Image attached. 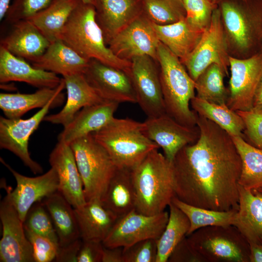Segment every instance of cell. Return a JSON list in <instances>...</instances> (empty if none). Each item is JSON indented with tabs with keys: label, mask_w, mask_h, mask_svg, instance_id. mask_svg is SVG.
<instances>
[{
	"label": "cell",
	"mask_w": 262,
	"mask_h": 262,
	"mask_svg": "<svg viewBox=\"0 0 262 262\" xmlns=\"http://www.w3.org/2000/svg\"><path fill=\"white\" fill-rule=\"evenodd\" d=\"M23 225L24 229L49 239L59 246L54 225L42 201L35 203L30 208Z\"/></svg>",
	"instance_id": "39"
},
{
	"label": "cell",
	"mask_w": 262,
	"mask_h": 262,
	"mask_svg": "<svg viewBox=\"0 0 262 262\" xmlns=\"http://www.w3.org/2000/svg\"><path fill=\"white\" fill-rule=\"evenodd\" d=\"M0 161L16 180V187L14 190L7 187L6 190L20 219L24 222L27 213L33 204L58 191L57 174L54 169L51 167L42 175L34 177H27L16 171L1 158Z\"/></svg>",
	"instance_id": "18"
},
{
	"label": "cell",
	"mask_w": 262,
	"mask_h": 262,
	"mask_svg": "<svg viewBox=\"0 0 262 262\" xmlns=\"http://www.w3.org/2000/svg\"><path fill=\"white\" fill-rule=\"evenodd\" d=\"M136 211L153 215L164 211L175 196L172 162L155 149L131 170Z\"/></svg>",
	"instance_id": "4"
},
{
	"label": "cell",
	"mask_w": 262,
	"mask_h": 262,
	"mask_svg": "<svg viewBox=\"0 0 262 262\" xmlns=\"http://www.w3.org/2000/svg\"><path fill=\"white\" fill-rule=\"evenodd\" d=\"M89 61L57 39L50 43L41 56L31 63L34 67L60 74L63 77L83 73Z\"/></svg>",
	"instance_id": "27"
},
{
	"label": "cell",
	"mask_w": 262,
	"mask_h": 262,
	"mask_svg": "<svg viewBox=\"0 0 262 262\" xmlns=\"http://www.w3.org/2000/svg\"><path fill=\"white\" fill-rule=\"evenodd\" d=\"M96 18L106 44L143 13L142 0H95Z\"/></svg>",
	"instance_id": "21"
},
{
	"label": "cell",
	"mask_w": 262,
	"mask_h": 262,
	"mask_svg": "<svg viewBox=\"0 0 262 262\" xmlns=\"http://www.w3.org/2000/svg\"><path fill=\"white\" fill-rule=\"evenodd\" d=\"M81 0H53L50 4L29 19L51 43L58 35Z\"/></svg>",
	"instance_id": "32"
},
{
	"label": "cell",
	"mask_w": 262,
	"mask_h": 262,
	"mask_svg": "<svg viewBox=\"0 0 262 262\" xmlns=\"http://www.w3.org/2000/svg\"><path fill=\"white\" fill-rule=\"evenodd\" d=\"M229 56L250 57L262 51V0L218 2Z\"/></svg>",
	"instance_id": "2"
},
{
	"label": "cell",
	"mask_w": 262,
	"mask_h": 262,
	"mask_svg": "<svg viewBox=\"0 0 262 262\" xmlns=\"http://www.w3.org/2000/svg\"><path fill=\"white\" fill-rule=\"evenodd\" d=\"M100 200L117 218L135 210L136 196L131 170L117 168Z\"/></svg>",
	"instance_id": "30"
},
{
	"label": "cell",
	"mask_w": 262,
	"mask_h": 262,
	"mask_svg": "<svg viewBox=\"0 0 262 262\" xmlns=\"http://www.w3.org/2000/svg\"><path fill=\"white\" fill-rule=\"evenodd\" d=\"M49 161L58 178V191L74 209L86 203L83 182L69 144L59 141L49 154Z\"/></svg>",
	"instance_id": "19"
},
{
	"label": "cell",
	"mask_w": 262,
	"mask_h": 262,
	"mask_svg": "<svg viewBox=\"0 0 262 262\" xmlns=\"http://www.w3.org/2000/svg\"><path fill=\"white\" fill-rule=\"evenodd\" d=\"M205 262H249V245L234 226H209L186 236Z\"/></svg>",
	"instance_id": "8"
},
{
	"label": "cell",
	"mask_w": 262,
	"mask_h": 262,
	"mask_svg": "<svg viewBox=\"0 0 262 262\" xmlns=\"http://www.w3.org/2000/svg\"><path fill=\"white\" fill-rule=\"evenodd\" d=\"M257 190H258V191H259L260 192H261L262 193V188H261V189H257Z\"/></svg>",
	"instance_id": "54"
},
{
	"label": "cell",
	"mask_w": 262,
	"mask_h": 262,
	"mask_svg": "<svg viewBox=\"0 0 262 262\" xmlns=\"http://www.w3.org/2000/svg\"><path fill=\"white\" fill-rule=\"evenodd\" d=\"M157 240L148 239L123 247V262H156Z\"/></svg>",
	"instance_id": "42"
},
{
	"label": "cell",
	"mask_w": 262,
	"mask_h": 262,
	"mask_svg": "<svg viewBox=\"0 0 262 262\" xmlns=\"http://www.w3.org/2000/svg\"><path fill=\"white\" fill-rule=\"evenodd\" d=\"M67 98L63 108L58 113L46 115L44 121L53 124L68 125L82 108L97 104L103 100L86 80L83 73L63 77Z\"/></svg>",
	"instance_id": "23"
},
{
	"label": "cell",
	"mask_w": 262,
	"mask_h": 262,
	"mask_svg": "<svg viewBox=\"0 0 262 262\" xmlns=\"http://www.w3.org/2000/svg\"><path fill=\"white\" fill-rule=\"evenodd\" d=\"M249 262H262V244H249Z\"/></svg>",
	"instance_id": "49"
},
{
	"label": "cell",
	"mask_w": 262,
	"mask_h": 262,
	"mask_svg": "<svg viewBox=\"0 0 262 262\" xmlns=\"http://www.w3.org/2000/svg\"><path fill=\"white\" fill-rule=\"evenodd\" d=\"M252 109L262 111V77L255 91Z\"/></svg>",
	"instance_id": "50"
},
{
	"label": "cell",
	"mask_w": 262,
	"mask_h": 262,
	"mask_svg": "<svg viewBox=\"0 0 262 262\" xmlns=\"http://www.w3.org/2000/svg\"><path fill=\"white\" fill-rule=\"evenodd\" d=\"M160 42L152 22L143 13L115 35L107 46L122 60L131 62L135 57L147 55L157 62Z\"/></svg>",
	"instance_id": "14"
},
{
	"label": "cell",
	"mask_w": 262,
	"mask_h": 262,
	"mask_svg": "<svg viewBox=\"0 0 262 262\" xmlns=\"http://www.w3.org/2000/svg\"><path fill=\"white\" fill-rule=\"evenodd\" d=\"M210 0L214 2H216V3H218V2L220 0Z\"/></svg>",
	"instance_id": "53"
},
{
	"label": "cell",
	"mask_w": 262,
	"mask_h": 262,
	"mask_svg": "<svg viewBox=\"0 0 262 262\" xmlns=\"http://www.w3.org/2000/svg\"><path fill=\"white\" fill-rule=\"evenodd\" d=\"M58 39L83 58L96 60L130 75L131 62L115 55L106 44L96 18L94 5L80 0L71 13Z\"/></svg>",
	"instance_id": "3"
},
{
	"label": "cell",
	"mask_w": 262,
	"mask_h": 262,
	"mask_svg": "<svg viewBox=\"0 0 262 262\" xmlns=\"http://www.w3.org/2000/svg\"><path fill=\"white\" fill-rule=\"evenodd\" d=\"M169 207L166 226L157 240V256L156 262H167L171 253L185 236L190 228L187 216L172 202Z\"/></svg>",
	"instance_id": "35"
},
{
	"label": "cell",
	"mask_w": 262,
	"mask_h": 262,
	"mask_svg": "<svg viewBox=\"0 0 262 262\" xmlns=\"http://www.w3.org/2000/svg\"></svg>",
	"instance_id": "55"
},
{
	"label": "cell",
	"mask_w": 262,
	"mask_h": 262,
	"mask_svg": "<svg viewBox=\"0 0 262 262\" xmlns=\"http://www.w3.org/2000/svg\"><path fill=\"white\" fill-rule=\"evenodd\" d=\"M169 218L166 211L147 215L134 210L118 218L102 242L108 248L127 247L148 239L157 240L164 231Z\"/></svg>",
	"instance_id": "11"
},
{
	"label": "cell",
	"mask_w": 262,
	"mask_h": 262,
	"mask_svg": "<svg viewBox=\"0 0 262 262\" xmlns=\"http://www.w3.org/2000/svg\"><path fill=\"white\" fill-rule=\"evenodd\" d=\"M83 74L103 100L137 103L131 79L124 71L92 59Z\"/></svg>",
	"instance_id": "17"
},
{
	"label": "cell",
	"mask_w": 262,
	"mask_h": 262,
	"mask_svg": "<svg viewBox=\"0 0 262 262\" xmlns=\"http://www.w3.org/2000/svg\"><path fill=\"white\" fill-rule=\"evenodd\" d=\"M109 154L118 168L131 170L159 146L143 131V122L114 117L100 130L91 133Z\"/></svg>",
	"instance_id": "6"
},
{
	"label": "cell",
	"mask_w": 262,
	"mask_h": 262,
	"mask_svg": "<svg viewBox=\"0 0 262 262\" xmlns=\"http://www.w3.org/2000/svg\"><path fill=\"white\" fill-rule=\"evenodd\" d=\"M48 211L58 239L59 246L81 238L74 208L58 191L42 200Z\"/></svg>",
	"instance_id": "31"
},
{
	"label": "cell",
	"mask_w": 262,
	"mask_h": 262,
	"mask_svg": "<svg viewBox=\"0 0 262 262\" xmlns=\"http://www.w3.org/2000/svg\"><path fill=\"white\" fill-rule=\"evenodd\" d=\"M66 88L63 78L56 87L43 88L31 94H0V108L5 117L18 118L29 111L36 108H42L50 100L65 96L63 93Z\"/></svg>",
	"instance_id": "28"
},
{
	"label": "cell",
	"mask_w": 262,
	"mask_h": 262,
	"mask_svg": "<svg viewBox=\"0 0 262 262\" xmlns=\"http://www.w3.org/2000/svg\"><path fill=\"white\" fill-rule=\"evenodd\" d=\"M225 76L220 66L216 64L210 66L195 81L196 96L211 103L227 104L229 91L224 83Z\"/></svg>",
	"instance_id": "37"
},
{
	"label": "cell",
	"mask_w": 262,
	"mask_h": 262,
	"mask_svg": "<svg viewBox=\"0 0 262 262\" xmlns=\"http://www.w3.org/2000/svg\"><path fill=\"white\" fill-rule=\"evenodd\" d=\"M186 20L195 28L204 32L210 26L217 3L210 0H182Z\"/></svg>",
	"instance_id": "40"
},
{
	"label": "cell",
	"mask_w": 262,
	"mask_h": 262,
	"mask_svg": "<svg viewBox=\"0 0 262 262\" xmlns=\"http://www.w3.org/2000/svg\"><path fill=\"white\" fill-rule=\"evenodd\" d=\"M82 243V240L80 238L68 245L59 246L55 261L77 262V257Z\"/></svg>",
	"instance_id": "47"
},
{
	"label": "cell",
	"mask_w": 262,
	"mask_h": 262,
	"mask_svg": "<svg viewBox=\"0 0 262 262\" xmlns=\"http://www.w3.org/2000/svg\"><path fill=\"white\" fill-rule=\"evenodd\" d=\"M190 105L198 115L213 121L231 136L244 138V121L237 112L230 109L227 104L211 103L196 96Z\"/></svg>",
	"instance_id": "33"
},
{
	"label": "cell",
	"mask_w": 262,
	"mask_h": 262,
	"mask_svg": "<svg viewBox=\"0 0 262 262\" xmlns=\"http://www.w3.org/2000/svg\"><path fill=\"white\" fill-rule=\"evenodd\" d=\"M230 77L228 106L234 111L251 110L262 77V51L247 58L229 56Z\"/></svg>",
	"instance_id": "13"
},
{
	"label": "cell",
	"mask_w": 262,
	"mask_h": 262,
	"mask_svg": "<svg viewBox=\"0 0 262 262\" xmlns=\"http://www.w3.org/2000/svg\"><path fill=\"white\" fill-rule=\"evenodd\" d=\"M65 96L50 100L44 107L28 119L8 118L0 116V147L8 150L17 157L34 174H41L43 168L31 158L29 141L31 135L44 121L51 108L62 105Z\"/></svg>",
	"instance_id": "9"
},
{
	"label": "cell",
	"mask_w": 262,
	"mask_h": 262,
	"mask_svg": "<svg viewBox=\"0 0 262 262\" xmlns=\"http://www.w3.org/2000/svg\"><path fill=\"white\" fill-rule=\"evenodd\" d=\"M237 113L245 124L244 138L252 146L262 149V111L251 109Z\"/></svg>",
	"instance_id": "43"
},
{
	"label": "cell",
	"mask_w": 262,
	"mask_h": 262,
	"mask_svg": "<svg viewBox=\"0 0 262 262\" xmlns=\"http://www.w3.org/2000/svg\"><path fill=\"white\" fill-rule=\"evenodd\" d=\"M229 56L218 6L213 11L209 27L204 32L196 46L180 61L190 76L195 81L213 64L220 66L228 76Z\"/></svg>",
	"instance_id": "10"
},
{
	"label": "cell",
	"mask_w": 262,
	"mask_h": 262,
	"mask_svg": "<svg viewBox=\"0 0 262 262\" xmlns=\"http://www.w3.org/2000/svg\"><path fill=\"white\" fill-rule=\"evenodd\" d=\"M0 203L2 227L0 240V262H34L32 245L27 238L23 222L9 193Z\"/></svg>",
	"instance_id": "15"
},
{
	"label": "cell",
	"mask_w": 262,
	"mask_h": 262,
	"mask_svg": "<svg viewBox=\"0 0 262 262\" xmlns=\"http://www.w3.org/2000/svg\"><path fill=\"white\" fill-rule=\"evenodd\" d=\"M119 103L108 100L85 107L59 134L58 140L68 144L96 132L106 126L114 117Z\"/></svg>",
	"instance_id": "22"
},
{
	"label": "cell",
	"mask_w": 262,
	"mask_h": 262,
	"mask_svg": "<svg viewBox=\"0 0 262 262\" xmlns=\"http://www.w3.org/2000/svg\"><path fill=\"white\" fill-rule=\"evenodd\" d=\"M157 62L166 113L179 123L196 126L197 114L190 108L195 96V82L180 59L161 42Z\"/></svg>",
	"instance_id": "5"
},
{
	"label": "cell",
	"mask_w": 262,
	"mask_h": 262,
	"mask_svg": "<svg viewBox=\"0 0 262 262\" xmlns=\"http://www.w3.org/2000/svg\"><path fill=\"white\" fill-rule=\"evenodd\" d=\"M157 62L147 55L131 60L130 77L138 104L147 117L166 114Z\"/></svg>",
	"instance_id": "12"
},
{
	"label": "cell",
	"mask_w": 262,
	"mask_h": 262,
	"mask_svg": "<svg viewBox=\"0 0 262 262\" xmlns=\"http://www.w3.org/2000/svg\"><path fill=\"white\" fill-rule=\"evenodd\" d=\"M143 13L152 23L160 25L176 22L185 18L182 0H142Z\"/></svg>",
	"instance_id": "38"
},
{
	"label": "cell",
	"mask_w": 262,
	"mask_h": 262,
	"mask_svg": "<svg viewBox=\"0 0 262 262\" xmlns=\"http://www.w3.org/2000/svg\"><path fill=\"white\" fill-rule=\"evenodd\" d=\"M10 32L0 40V46L13 55L32 62L41 56L50 42L29 20L11 24Z\"/></svg>",
	"instance_id": "24"
},
{
	"label": "cell",
	"mask_w": 262,
	"mask_h": 262,
	"mask_svg": "<svg viewBox=\"0 0 262 262\" xmlns=\"http://www.w3.org/2000/svg\"><path fill=\"white\" fill-rule=\"evenodd\" d=\"M143 125L146 135L162 148L164 156L171 162L182 148L195 143L199 136L197 126H184L166 113L147 117Z\"/></svg>",
	"instance_id": "16"
},
{
	"label": "cell",
	"mask_w": 262,
	"mask_h": 262,
	"mask_svg": "<svg viewBox=\"0 0 262 262\" xmlns=\"http://www.w3.org/2000/svg\"><path fill=\"white\" fill-rule=\"evenodd\" d=\"M199 136L172 162L175 196L196 207L237 210L242 162L231 136L197 114Z\"/></svg>",
	"instance_id": "1"
},
{
	"label": "cell",
	"mask_w": 262,
	"mask_h": 262,
	"mask_svg": "<svg viewBox=\"0 0 262 262\" xmlns=\"http://www.w3.org/2000/svg\"><path fill=\"white\" fill-rule=\"evenodd\" d=\"M53 0H13L4 17L6 23L12 24L28 19L48 6Z\"/></svg>",
	"instance_id": "41"
},
{
	"label": "cell",
	"mask_w": 262,
	"mask_h": 262,
	"mask_svg": "<svg viewBox=\"0 0 262 262\" xmlns=\"http://www.w3.org/2000/svg\"><path fill=\"white\" fill-rule=\"evenodd\" d=\"M62 78L57 74L33 67L0 45V82H25L38 89L57 87Z\"/></svg>",
	"instance_id": "20"
},
{
	"label": "cell",
	"mask_w": 262,
	"mask_h": 262,
	"mask_svg": "<svg viewBox=\"0 0 262 262\" xmlns=\"http://www.w3.org/2000/svg\"><path fill=\"white\" fill-rule=\"evenodd\" d=\"M82 241L102 242L118 218L98 199L74 209Z\"/></svg>",
	"instance_id": "26"
},
{
	"label": "cell",
	"mask_w": 262,
	"mask_h": 262,
	"mask_svg": "<svg viewBox=\"0 0 262 262\" xmlns=\"http://www.w3.org/2000/svg\"><path fill=\"white\" fill-rule=\"evenodd\" d=\"M103 247L102 242L82 240L77 262H102Z\"/></svg>",
	"instance_id": "46"
},
{
	"label": "cell",
	"mask_w": 262,
	"mask_h": 262,
	"mask_svg": "<svg viewBox=\"0 0 262 262\" xmlns=\"http://www.w3.org/2000/svg\"><path fill=\"white\" fill-rule=\"evenodd\" d=\"M167 262H205L203 257L192 247L186 236L175 247Z\"/></svg>",
	"instance_id": "45"
},
{
	"label": "cell",
	"mask_w": 262,
	"mask_h": 262,
	"mask_svg": "<svg viewBox=\"0 0 262 262\" xmlns=\"http://www.w3.org/2000/svg\"><path fill=\"white\" fill-rule=\"evenodd\" d=\"M102 262H123V247L108 248L104 246Z\"/></svg>",
	"instance_id": "48"
},
{
	"label": "cell",
	"mask_w": 262,
	"mask_h": 262,
	"mask_svg": "<svg viewBox=\"0 0 262 262\" xmlns=\"http://www.w3.org/2000/svg\"><path fill=\"white\" fill-rule=\"evenodd\" d=\"M238 209L232 226L248 244H262V193L239 185Z\"/></svg>",
	"instance_id": "25"
},
{
	"label": "cell",
	"mask_w": 262,
	"mask_h": 262,
	"mask_svg": "<svg viewBox=\"0 0 262 262\" xmlns=\"http://www.w3.org/2000/svg\"><path fill=\"white\" fill-rule=\"evenodd\" d=\"M31 243L34 262H50L55 259L59 246L49 239L25 229Z\"/></svg>",
	"instance_id": "44"
},
{
	"label": "cell",
	"mask_w": 262,
	"mask_h": 262,
	"mask_svg": "<svg viewBox=\"0 0 262 262\" xmlns=\"http://www.w3.org/2000/svg\"><path fill=\"white\" fill-rule=\"evenodd\" d=\"M12 0H0V20H3L8 11Z\"/></svg>",
	"instance_id": "51"
},
{
	"label": "cell",
	"mask_w": 262,
	"mask_h": 262,
	"mask_svg": "<svg viewBox=\"0 0 262 262\" xmlns=\"http://www.w3.org/2000/svg\"><path fill=\"white\" fill-rule=\"evenodd\" d=\"M69 145L83 182L86 202L95 199L101 200L117 167L91 134L76 139Z\"/></svg>",
	"instance_id": "7"
},
{
	"label": "cell",
	"mask_w": 262,
	"mask_h": 262,
	"mask_svg": "<svg viewBox=\"0 0 262 262\" xmlns=\"http://www.w3.org/2000/svg\"><path fill=\"white\" fill-rule=\"evenodd\" d=\"M231 137L242 162L239 185L252 190L262 188V149L242 137Z\"/></svg>",
	"instance_id": "34"
},
{
	"label": "cell",
	"mask_w": 262,
	"mask_h": 262,
	"mask_svg": "<svg viewBox=\"0 0 262 262\" xmlns=\"http://www.w3.org/2000/svg\"><path fill=\"white\" fill-rule=\"evenodd\" d=\"M172 202L187 216L190 221L188 236L196 230L209 226L233 225L237 210L216 211L186 203L175 196Z\"/></svg>",
	"instance_id": "36"
},
{
	"label": "cell",
	"mask_w": 262,
	"mask_h": 262,
	"mask_svg": "<svg viewBox=\"0 0 262 262\" xmlns=\"http://www.w3.org/2000/svg\"><path fill=\"white\" fill-rule=\"evenodd\" d=\"M152 24L159 41L180 60L194 50L204 33L191 26L185 18L167 25Z\"/></svg>",
	"instance_id": "29"
},
{
	"label": "cell",
	"mask_w": 262,
	"mask_h": 262,
	"mask_svg": "<svg viewBox=\"0 0 262 262\" xmlns=\"http://www.w3.org/2000/svg\"><path fill=\"white\" fill-rule=\"evenodd\" d=\"M83 2L87 3V4H92L93 5H95V0H81Z\"/></svg>",
	"instance_id": "52"
}]
</instances>
